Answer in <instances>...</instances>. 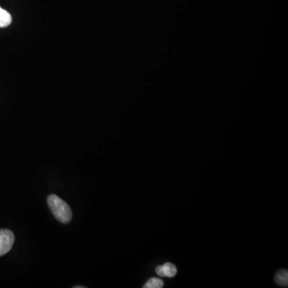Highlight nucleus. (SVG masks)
Returning <instances> with one entry per match:
<instances>
[{
    "mask_svg": "<svg viewBox=\"0 0 288 288\" xmlns=\"http://www.w3.org/2000/svg\"><path fill=\"white\" fill-rule=\"evenodd\" d=\"M48 206L55 217L63 223H68L71 220L72 212L69 205L57 195H51L48 199Z\"/></svg>",
    "mask_w": 288,
    "mask_h": 288,
    "instance_id": "obj_1",
    "label": "nucleus"
},
{
    "mask_svg": "<svg viewBox=\"0 0 288 288\" xmlns=\"http://www.w3.org/2000/svg\"><path fill=\"white\" fill-rule=\"evenodd\" d=\"M15 242V235L7 229L0 230V256L6 255L11 251Z\"/></svg>",
    "mask_w": 288,
    "mask_h": 288,
    "instance_id": "obj_2",
    "label": "nucleus"
},
{
    "mask_svg": "<svg viewBox=\"0 0 288 288\" xmlns=\"http://www.w3.org/2000/svg\"><path fill=\"white\" fill-rule=\"evenodd\" d=\"M157 275L162 277L172 278L176 276L177 268L173 263H167L155 268Z\"/></svg>",
    "mask_w": 288,
    "mask_h": 288,
    "instance_id": "obj_3",
    "label": "nucleus"
},
{
    "mask_svg": "<svg viewBox=\"0 0 288 288\" xmlns=\"http://www.w3.org/2000/svg\"><path fill=\"white\" fill-rule=\"evenodd\" d=\"M12 18L10 13L0 7V28H6L11 24Z\"/></svg>",
    "mask_w": 288,
    "mask_h": 288,
    "instance_id": "obj_4",
    "label": "nucleus"
},
{
    "mask_svg": "<svg viewBox=\"0 0 288 288\" xmlns=\"http://www.w3.org/2000/svg\"><path fill=\"white\" fill-rule=\"evenodd\" d=\"M275 279H276V282L278 283V284L280 285V286H285V287H286L288 284L287 271H279V272H277V274H276V278H275Z\"/></svg>",
    "mask_w": 288,
    "mask_h": 288,
    "instance_id": "obj_5",
    "label": "nucleus"
},
{
    "mask_svg": "<svg viewBox=\"0 0 288 288\" xmlns=\"http://www.w3.org/2000/svg\"><path fill=\"white\" fill-rule=\"evenodd\" d=\"M163 281L160 279H157V278H152L145 283L144 288H161L163 286Z\"/></svg>",
    "mask_w": 288,
    "mask_h": 288,
    "instance_id": "obj_6",
    "label": "nucleus"
},
{
    "mask_svg": "<svg viewBox=\"0 0 288 288\" xmlns=\"http://www.w3.org/2000/svg\"><path fill=\"white\" fill-rule=\"evenodd\" d=\"M84 287H85V286H75V288H84Z\"/></svg>",
    "mask_w": 288,
    "mask_h": 288,
    "instance_id": "obj_7",
    "label": "nucleus"
}]
</instances>
